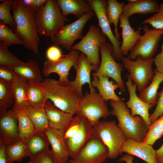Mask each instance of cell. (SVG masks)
<instances>
[{
    "label": "cell",
    "instance_id": "6da1fadb",
    "mask_svg": "<svg viewBox=\"0 0 163 163\" xmlns=\"http://www.w3.org/2000/svg\"><path fill=\"white\" fill-rule=\"evenodd\" d=\"M11 10L16 26L14 32L23 40L25 48L33 53H38L40 38L36 12L22 0H14Z\"/></svg>",
    "mask_w": 163,
    "mask_h": 163
},
{
    "label": "cell",
    "instance_id": "7a4b0ae2",
    "mask_svg": "<svg viewBox=\"0 0 163 163\" xmlns=\"http://www.w3.org/2000/svg\"><path fill=\"white\" fill-rule=\"evenodd\" d=\"M41 85L46 99L63 112L76 114L82 98L72 86L69 81L47 78L42 82Z\"/></svg>",
    "mask_w": 163,
    "mask_h": 163
},
{
    "label": "cell",
    "instance_id": "3957f363",
    "mask_svg": "<svg viewBox=\"0 0 163 163\" xmlns=\"http://www.w3.org/2000/svg\"><path fill=\"white\" fill-rule=\"evenodd\" d=\"M109 103L113 109L110 114L116 117L118 121L117 125L127 139L142 142L148 130L143 119L139 116H132L126 103L122 100H110Z\"/></svg>",
    "mask_w": 163,
    "mask_h": 163
},
{
    "label": "cell",
    "instance_id": "277c9868",
    "mask_svg": "<svg viewBox=\"0 0 163 163\" xmlns=\"http://www.w3.org/2000/svg\"><path fill=\"white\" fill-rule=\"evenodd\" d=\"M38 33L40 36L49 37L52 42L58 31L69 19L64 17L56 1L47 0L46 3L36 12Z\"/></svg>",
    "mask_w": 163,
    "mask_h": 163
},
{
    "label": "cell",
    "instance_id": "5b68a950",
    "mask_svg": "<svg viewBox=\"0 0 163 163\" xmlns=\"http://www.w3.org/2000/svg\"><path fill=\"white\" fill-rule=\"evenodd\" d=\"M93 136L100 139L106 146L108 158L114 159L122 155L121 148L127 138L115 121L100 120L93 126Z\"/></svg>",
    "mask_w": 163,
    "mask_h": 163
},
{
    "label": "cell",
    "instance_id": "8992f818",
    "mask_svg": "<svg viewBox=\"0 0 163 163\" xmlns=\"http://www.w3.org/2000/svg\"><path fill=\"white\" fill-rule=\"evenodd\" d=\"M106 102L99 93L86 91L79 102L76 115L86 119L93 126L101 118L106 119L110 114Z\"/></svg>",
    "mask_w": 163,
    "mask_h": 163
},
{
    "label": "cell",
    "instance_id": "52a82bcc",
    "mask_svg": "<svg viewBox=\"0 0 163 163\" xmlns=\"http://www.w3.org/2000/svg\"><path fill=\"white\" fill-rule=\"evenodd\" d=\"M121 60L124 68L129 73L126 77L136 85L138 91L141 92L148 86L154 76V58L144 60L138 57L132 60L123 57Z\"/></svg>",
    "mask_w": 163,
    "mask_h": 163
},
{
    "label": "cell",
    "instance_id": "ba28073f",
    "mask_svg": "<svg viewBox=\"0 0 163 163\" xmlns=\"http://www.w3.org/2000/svg\"><path fill=\"white\" fill-rule=\"evenodd\" d=\"M142 35L127 58L134 60L139 57L144 60L152 59L155 53L163 35V29H150L146 24L143 26Z\"/></svg>",
    "mask_w": 163,
    "mask_h": 163
},
{
    "label": "cell",
    "instance_id": "9c48e42d",
    "mask_svg": "<svg viewBox=\"0 0 163 163\" xmlns=\"http://www.w3.org/2000/svg\"><path fill=\"white\" fill-rule=\"evenodd\" d=\"M113 46L110 43L106 42L100 48L101 60L97 70L92 76H103L112 79L119 86L121 92L126 91L125 83L121 78V72L124 70L123 64L117 63L112 56Z\"/></svg>",
    "mask_w": 163,
    "mask_h": 163
},
{
    "label": "cell",
    "instance_id": "30bf717a",
    "mask_svg": "<svg viewBox=\"0 0 163 163\" xmlns=\"http://www.w3.org/2000/svg\"><path fill=\"white\" fill-rule=\"evenodd\" d=\"M107 37L97 27L91 25L88 32L78 43L72 46L70 50H78L84 54L93 65L100 64L99 51L101 46L105 43Z\"/></svg>",
    "mask_w": 163,
    "mask_h": 163
},
{
    "label": "cell",
    "instance_id": "8fae6325",
    "mask_svg": "<svg viewBox=\"0 0 163 163\" xmlns=\"http://www.w3.org/2000/svg\"><path fill=\"white\" fill-rule=\"evenodd\" d=\"M95 15L94 12L92 11L74 22L65 25L56 34L52 42L53 45L61 46L67 50H70L75 40L83 37L82 34L85 24Z\"/></svg>",
    "mask_w": 163,
    "mask_h": 163
},
{
    "label": "cell",
    "instance_id": "7c38bea8",
    "mask_svg": "<svg viewBox=\"0 0 163 163\" xmlns=\"http://www.w3.org/2000/svg\"><path fill=\"white\" fill-rule=\"evenodd\" d=\"M108 154V149L102 140L93 136L68 163H103Z\"/></svg>",
    "mask_w": 163,
    "mask_h": 163
},
{
    "label": "cell",
    "instance_id": "4fadbf2b",
    "mask_svg": "<svg viewBox=\"0 0 163 163\" xmlns=\"http://www.w3.org/2000/svg\"><path fill=\"white\" fill-rule=\"evenodd\" d=\"M92 10L98 20L101 32L108 38L113 46L112 56L117 60H121L123 55L120 47L122 42L117 40L113 34L107 19L105 11L107 1L105 0H87Z\"/></svg>",
    "mask_w": 163,
    "mask_h": 163
},
{
    "label": "cell",
    "instance_id": "5bb4252c",
    "mask_svg": "<svg viewBox=\"0 0 163 163\" xmlns=\"http://www.w3.org/2000/svg\"><path fill=\"white\" fill-rule=\"evenodd\" d=\"M73 67L76 71V76L74 80L69 81V82L80 97H84L82 87L86 83L89 85L90 92H96V89L91 85L90 75L91 71H96L99 66L93 65L86 56L81 53Z\"/></svg>",
    "mask_w": 163,
    "mask_h": 163
},
{
    "label": "cell",
    "instance_id": "9a60e30c",
    "mask_svg": "<svg viewBox=\"0 0 163 163\" xmlns=\"http://www.w3.org/2000/svg\"><path fill=\"white\" fill-rule=\"evenodd\" d=\"M79 55L78 51L71 50L68 54L64 55L57 61H45L43 63V75L48 77L51 73H56L59 76L58 80L69 81L68 75L69 70L73 66Z\"/></svg>",
    "mask_w": 163,
    "mask_h": 163
},
{
    "label": "cell",
    "instance_id": "2e32d148",
    "mask_svg": "<svg viewBox=\"0 0 163 163\" xmlns=\"http://www.w3.org/2000/svg\"><path fill=\"white\" fill-rule=\"evenodd\" d=\"M20 140L15 112L12 109L0 110V145L6 146Z\"/></svg>",
    "mask_w": 163,
    "mask_h": 163
},
{
    "label": "cell",
    "instance_id": "e0dca14e",
    "mask_svg": "<svg viewBox=\"0 0 163 163\" xmlns=\"http://www.w3.org/2000/svg\"><path fill=\"white\" fill-rule=\"evenodd\" d=\"M80 125L77 132L72 137L66 140L68 153L74 158L93 136V126L85 118L79 117Z\"/></svg>",
    "mask_w": 163,
    "mask_h": 163
},
{
    "label": "cell",
    "instance_id": "ac0fdd59",
    "mask_svg": "<svg viewBox=\"0 0 163 163\" xmlns=\"http://www.w3.org/2000/svg\"><path fill=\"white\" fill-rule=\"evenodd\" d=\"M126 85L129 94V100L126 103L127 107L130 109L132 116H139L143 119L148 129L152 124L149 111L153 106L142 100L137 95V86L131 79L127 78Z\"/></svg>",
    "mask_w": 163,
    "mask_h": 163
},
{
    "label": "cell",
    "instance_id": "d6986e66",
    "mask_svg": "<svg viewBox=\"0 0 163 163\" xmlns=\"http://www.w3.org/2000/svg\"><path fill=\"white\" fill-rule=\"evenodd\" d=\"M51 146L50 151L53 163H68L69 155L64 136V133L49 128L45 133Z\"/></svg>",
    "mask_w": 163,
    "mask_h": 163
},
{
    "label": "cell",
    "instance_id": "ffe728a7",
    "mask_svg": "<svg viewBox=\"0 0 163 163\" xmlns=\"http://www.w3.org/2000/svg\"><path fill=\"white\" fill-rule=\"evenodd\" d=\"M121 152L135 156L147 163H158L156 150L152 145L132 139H127L124 142L121 148Z\"/></svg>",
    "mask_w": 163,
    "mask_h": 163
},
{
    "label": "cell",
    "instance_id": "44dd1931",
    "mask_svg": "<svg viewBox=\"0 0 163 163\" xmlns=\"http://www.w3.org/2000/svg\"><path fill=\"white\" fill-rule=\"evenodd\" d=\"M44 107L50 128L64 133L71 122L74 115L60 110L48 99L46 100Z\"/></svg>",
    "mask_w": 163,
    "mask_h": 163
},
{
    "label": "cell",
    "instance_id": "7402d4cb",
    "mask_svg": "<svg viewBox=\"0 0 163 163\" xmlns=\"http://www.w3.org/2000/svg\"><path fill=\"white\" fill-rule=\"evenodd\" d=\"M119 20V26L122 29V38L120 50L123 55H126L135 46L142 35L139 30H135L131 27L129 19L122 14L120 17Z\"/></svg>",
    "mask_w": 163,
    "mask_h": 163
},
{
    "label": "cell",
    "instance_id": "603a6c76",
    "mask_svg": "<svg viewBox=\"0 0 163 163\" xmlns=\"http://www.w3.org/2000/svg\"><path fill=\"white\" fill-rule=\"evenodd\" d=\"M159 7L158 2L155 0H136L133 3L128 2L125 5L122 14L129 19L134 14L146 15L155 13Z\"/></svg>",
    "mask_w": 163,
    "mask_h": 163
},
{
    "label": "cell",
    "instance_id": "cb8c5ba5",
    "mask_svg": "<svg viewBox=\"0 0 163 163\" xmlns=\"http://www.w3.org/2000/svg\"><path fill=\"white\" fill-rule=\"evenodd\" d=\"M92 76V86L98 89L99 94L106 102L108 100H122L115 93V90L119 88L116 83L109 81V78L107 77Z\"/></svg>",
    "mask_w": 163,
    "mask_h": 163
},
{
    "label": "cell",
    "instance_id": "d4e9b609",
    "mask_svg": "<svg viewBox=\"0 0 163 163\" xmlns=\"http://www.w3.org/2000/svg\"><path fill=\"white\" fill-rule=\"evenodd\" d=\"M62 15L66 17L73 14L79 18L92 10L88 3L84 0H57Z\"/></svg>",
    "mask_w": 163,
    "mask_h": 163
},
{
    "label": "cell",
    "instance_id": "484cf974",
    "mask_svg": "<svg viewBox=\"0 0 163 163\" xmlns=\"http://www.w3.org/2000/svg\"><path fill=\"white\" fill-rule=\"evenodd\" d=\"M40 81L27 80L26 82L27 105L35 107H44L46 100Z\"/></svg>",
    "mask_w": 163,
    "mask_h": 163
},
{
    "label": "cell",
    "instance_id": "4316f807",
    "mask_svg": "<svg viewBox=\"0 0 163 163\" xmlns=\"http://www.w3.org/2000/svg\"><path fill=\"white\" fill-rule=\"evenodd\" d=\"M24 109L33 123L36 132L45 133L50 127L44 107H35L27 105Z\"/></svg>",
    "mask_w": 163,
    "mask_h": 163
},
{
    "label": "cell",
    "instance_id": "83f0119b",
    "mask_svg": "<svg viewBox=\"0 0 163 163\" xmlns=\"http://www.w3.org/2000/svg\"><path fill=\"white\" fill-rule=\"evenodd\" d=\"M163 82V74L154 71V75L150 83L143 90L140 92L139 97L145 102L152 106L157 103L158 91L161 84Z\"/></svg>",
    "mask_w": 163,
    "mask_h": 163
},
{
    "label": "cell",
    "instance_id": "f1b7e54d",
    "mask_svg": "<svg viewBox=\"0 0 163 163\" xmlns=\"http://www.w3.org/2000/svg\"><path fill=\"white\" fill-rule=\"evenodd\" d=\"M11 69L18 77L27 80L43 81L38 63L34 59H29L24 64L15 66Z\"/></svg>",
    "mask_w": 163,
    "mask_h": 163
},
{
    "label": "cell",
    "instance_id": "f546056e",
    "mask_svg": "<svg viewBox=\"0 0 163 163\" xmlns=\"http://www.w3.org/2000/svg\"><path fill=\"white\" fill-rule=\"evenodd\" d=\"M125 4L123 2H119L116 0H108L105 9L106 17L110 25L113 24L114 26V32L115 36L118 40L120 34L117 27L119 18L122 14L123 8Z\"/></svg>",
    "mask_w": 163,
    "mask_h": 163
},
{
    "label": "cell",
    "instance_id": "4dcf8cb0",
    "mask_svg": "<svg viewBox=\"0 0 163 163\" xmlns=\"http://www.w3.org/2000/svg\"><path fill=\"white\" fill-rule=\"evenodd\" d=\"M27 80L18 77L12 85L13 93L15 99L12 109L17 111L24 109L27 105L26 82Z\"/></svg>",
    "mask_w": 163,
    "mask_h": 163
},
{
    "label": "cell",
    "instance_id": "1f68e13d",
    "mask_svg": "<svg viewBox=\"0 0 163 163\" xmlns=\"http://www.w3.org/2000/svg\"><path fill=\"white\" fill-rule=\"evenodd\" d=\"M25 142L28 156L49 149L50 144L45 133L35 132Z\"/></svg>",
    "mask_w": 163,
    "mask_h": 163
},
{
    "label": "cell",
    "instance_id": "d6a6232c",
    "mask_svg": "<svg viewBox=\"0 0 163 163\" xmlns=\"http://www.w3.org/2000/svg\"><path fill=\"white\" fill-rule=\"evenodd\" d=\"M14 111L16 115L18 121V131L19 138L21 140L25 142L36 132L34 126L24 109Z\"/></svg>",
    "mask_w": 163,
    "mask_h": 163
},
{
    "label": "cell",
    "instance_id": "836d02e7",
    "mask_svg": "<svg viewBox=\"0 0 163 163\" xmlns=\"http://www.w3.org/2000/svg\"><path fill=\"white\" fill-rule=\"evenodd\" d=\"M5 153L7 163L21 161L29 155L26 143L21 140L5 146Z\"/></svg>",
    "mask_w": 163,
    "mask_h": 163
},
{
    "label": "cell",
    "instance_id": "e575fe53",
    "mask_svg": "<svg viewBox=\"0 0 163 163\" xmlns=\"http://www.w3.org/2000/svg\"><path fill=\"white\" fill-rule=\"evenodd\" d=\"M14 102L12 85L0 79V110H9Z\"/></svg>",
    "mask_w": 163,
    "mask_h": 163
},
{
    "label": "cell",
    "instance_id": "d590c367",
    "mask_svg": "<svg viewBox=\"0 0 163 163\" xmlns=\"http://www.w3.org/2000/svg\"><path fill=\"white\" fill-rule=\"evenodd\" d=\"M13 44L23 46L24 43L8 26L0 21V45L8 47Z\"/></svg>",
    "mask_w": 163,
    "mask_h": 163
},
{
    "label": "cell",
    "instance_id": "8d00e7d4",
    "mask_svg": "<svg viewBox=\"0 0 163 163\" xmlns=\"http://www.w3.org/2000/svg\"><path fill=\"white\" fill-rule=\"evenodd\" d=\"M163 135V114L151 124L142 142L152 146Z\"/></svg>",
    "mask_w": 163,
    "mask_h": 163
},
{
    "label": "cell",
    "instance_id": "74e56055",
    "mask_svg": "<svg viewBox=\"0 0 163 163\" xmlns=\"http://www.w3.org/2000/svg\"><path fill=\"white\" fill-rule=\"evenodd\" d=\"M14 0H1L0 3V21L9 26L13 31L16 26L11 10Z\"/></svg>",
    "mask_w": 163,
    "mask_h": 163
},
{
    "label": "cell",
    "instance_id": "f35d334b",
    "mask_svg": "<svg viewBox=\"0 0 163 163\" xmlns=\"http://www.w3.org/2000/svg\"><path fill=\"white\" fill-rule=\"evenodd\" d=\"M7 47L0 45V66L11 69L12 67L24 64V62L13 55Z\"/></svg>",
    "mask_w": 163,
    "mask_h": 163
},
{
    "label": "cell",
    "instance_id": "ab89813d",
    "mask_svg": "<svg viewBox=\"0 0 163 163\" xmlns=\"http://www.w3.org/2000/svg\"><path fill=\"white\" fill-rule=\"evenodd\" d=\"M149 24L154 29H163V3L159 5V9L152 16L145 20L141 24Z\"/></svg>",
    "mask_w": 163,
    "mask_h": 163
},
{
    "label": "cell",
    "instance_id": "60d3db41",
    "mask_svg": "<svg viewBox=\"0 0 163 163\" xmlns=\"http://www.w3.org/2000/svg\"><path fill=\"white\" fill-rule=\"evenodd\" d=\"M29 157V160L28 163H53L49 149Z\"/></svg>",
    "mask_w": 163,
    "mask_h": 163
},
{
    "label": "cell",
    "instance_id": "b9f144b4",
    "mask_svg": "<svg viewBox=\"0 0 163 163\" xmlns=\"http://www.w3.org/2000/svg\"><path fill=\"white\" fill-rule=\"evenodd\" d=\"M18 76L11 69L0 66V79L12 85Z\"/></svg>",
    "mask_w": 163,
    "mask_h": 163
},
{
    "label": "cell",
    "instance_id": "7bdbcfd3",
    "mask_svg": "<svg viewBox=\"0 0 163 163\" xmlns=\"http://www.w3.org/2000/svg\"><path fill=\"white\" fill-rule=\"evenodd\" d=\"M163 114V86L158 94L156 106L153 113L149 115L150 120L152 123Z\"/></svg>",
    "mask_w": 163,
    "mask_h": 163
},
{
    "label": "cell",
    "instance_id": "ee69618b",
    "mask_svg": "<svg viewBox=\"0 0 163 163\" xmlns=\"http://www.w3.org/2000/svg\"><path fill=\"white\" fill-rule=\"evenodd\" d=\"M80 117L76 115L73 117L70 124L64 133L65 140L73 136L78 131L80 125Z\"/></svg>",
    "mask_w": 163,
    "mask_h": 163
},
{
    "label": "cell",
    "instance_id": "f6af8a7d",
    "mask_svg": "<svg viewBox=\"0 0 163 163\" xmlns=\"http://www.w3.org/2000/svg\"><path fill=\"white\" fill-rule=\"evenodd\" d=\"M64 56L58 46L54 45L49 47L46 51L47 60L50 61H57Z\"/></svg>",
    "mask_w": 163,
    "mask_h": 163
},
{
    "label": "cell",
    "instance_id": "bcb514c9",
    "mask_svg": "<svg viewBox=\"0 0 163 163\" xmlns=\"http://www.w3.org/2000/svg\"><path fill=\"white\" fill-rule=\"evenodd\" d=\"M47 0H24L23 1L29 5L36 12L46 2Z\"/></svg>",
    "mask_w": 163,
    "mask_h": 163
},
{
    "label": "cell",
    "instance_id": "7dc6e473",
    "mask_svg": "<svg viewBox=\"0 0 163 163\" xmlns=\"http://www.w3.org/2000/svg\"><path fill=\"white\" fill-rule=\"evenodd\" d=\"M154 62L156 67L155 69L163 74V54L161 53L158 54L154 58Z\"/></svg>",
    "mask_w": 163,
    "mask_h": 163
},
{
    "label": "cell",
    "instance_id": "c3c4849f",
    "mask_svg": "<svg viewBox=\"0 0 163 163\" xmlns=\"http://www.w3.org/2000/svg\"><path fill=\"white\" fill-rule=\"evenodd\" d=\"M5 145H0V163H7L5 153Z\"/></svg>",
    "mask_w": 163,
    "mask_h": 163
},
{
    "label": "cell",
    "instance_id": "681fc988",
    "mask_svg": "<svg viewBox=\"0 0 163 163\" xmlns=\"http://www.w3.org/2000/svg\"><path fill=\"white\" fill-rule=\"evenodd\" d=\"M158 163H163V144L161 147L156 150Z\"/></svg>",
    "mask_w": 163,
    "mask_h": 163
},
{
    "label": "cell",
    "instance_id": "f907efd6",
    "mask_svg": "<svg viewBox=\"0 0 163 163\" xmlns=\"http://www.w3.org/2000/svg\"><path fill=\"white\" fill-rule=\"evenodd\" d=\"M134 159V157L132 155L127 154L120 157L119 161H124L126 163H133Z\"/></svg>",
    "mask_w": 163,
    "mask_h": 163
},
{
    "label": "cell",
    "instance_id": "816d5d0a",
    "mask_svg": "<svg viewBox=\"0 0 163 163\" xmlns=\"http://www.w3.org/2000/svg\"><path fill=\"white\" fill-rule=\"evenodd\" d=\"M161 53L163 54V42L162 43V45L161 47Z\"/></svg>",
    "mask_w": 163,
    "mask_h": 163
},
{
    "label": "cell",
    "instance_id": "f5cc1de1",
    "mask_svg": "<svg viewBox=\"0 0 163 163\" xmlns=\"http://www.w3.org/2000/svg\"></svg>",
    "mask_w": 163,
    "mask_h": 163
}]
</instances>
